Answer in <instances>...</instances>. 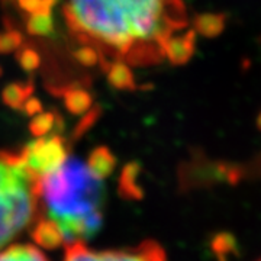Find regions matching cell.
I'll return each mask as SVG.
<instances>
[{
    "label": "cell",
    "instance_id": "obj_1",
    "mask_svg": "<svg viewBox=\"0 0 261 261\" xmlns=\"http://www.w3.org/2000/svg\"><path fill=\"white\" fill-rule=\"evenodd\" d=\"M67 25L99 53L106 70L111 60L148 65L164 57V44L187 27L181 0H68Z\"/></svg>",
    "mask_w": 261,
    "mask_h": 261
},
{
    "label": "cell",
    "instance_id": "obj_2",
    "mask_svg": "<svg viewBox=\"0 0 261 261\" xmlns=\"http://www.w3.org/2000/svg\"><path fill=\"white\" fill-rule=\"evenodd\" d=\"M103 181L86 161L68 155L61 166L38 178L35 222L49 226L63 245L84 243L102 225Z\"/></svg>",
    "mask_w": 261,
    "mask_h": 261
},
{
    "label": "cell",
    "instance_id": "obj_3",
    "mask_svg": "<svg viewBox=\"0 0 261 261\" xmlns=\"http://www.w3.org/2000/svg\"><path fill=\"white\" fill-rule=\"evenodd\" d=\"M38 216V177L22 152L0 149V248L31 229Z\"/></svg>",
    "mask_w": 261,
    "mask_h": 261
},
{
    "label": "cell",
    "instance_id": "obj_4",
    "mask_svg": "<svg viewBox=\"0 0 261 261\" xmlns=\"http://www.w3.org/2000/svg\"><path fill=\"white\" fill-rule=\"evenodd\" d=\"M63 261H167L163 247L147 240L135 247L122 250H93L83 241L65 245Z\"/></svg>",
    "mask_w": 261,
    "mask_h": 261
},
{
    "label": "cell",
    "instance_id": "obj_5",
    "mask_svg": "<svg viewBox=\"0 0 261 261\" xmlns=\"http://www.w3.org/2000/svg\"><path fill=\"white\" fill-rule=\"evenodd\" d=\"M20 152L28 168L38 178L61 166L70 155L65 141L58 134L38 137Z\"/></svg>",
    "mask_w": 261,
    "mask_h": 261
},
{
    "label": "cell",
    "instance_id": "obj_6",
    "mask_svg": "<svg viewBox=\"0 0 261 261\" xmlns=\"http://www.w3.org/2000/svg\"><path fill=\"white\" fill-rule=\"evenodd\" d=\"M195 53V31H187L178 37H170L164 44V57L170 63L180 65L186 64Z\"/></svg>",
    "mask_w": 261,
    "mask_h": 261
},
{
    "label": "cell",
    "instance_id": "obj_7",
    "mask_svg": "<svg viewBox=\"0 0 261 261\" xmlns=\"http://www.w3.org/2000/svg\"><path fill=\"white\" fill-rule=\"evenodd\" d=\"M0 261H48V258L37 245L13 244L0 248Z\"/></svg>",
    "mask_w": 261,
    "mask_h": 261
},
{
    "label": "cell",
    "instance_id": "obj_8",
    "mask_svg": "<svg viewBox=\"0 0 261 261\" xmlns=\"http://www.w3.org/2000/svg\"><path fill=\"white\" fill-rule=\"evenodd\" d=\"M86 163L94 174L103 180H106L112 174L113 168L116 166L115 155L108 147H97L96 149H93Z\"/></svg>",
    "mask_w": 261,
    "mask_h": 261
},
{
    "label": "cell",
    "instance_id": "obj_9",
    "mask_svg": "<svg viewBox=\"0 0 261 261\" xmlns=\"http://www.w3.org/2000/svg\"><path fill=\"white\" fill-rule=\"evenodd\" d=\"M108 71V82L118 90H135L137 83L134 74L130 71L129 65L123 61H113L106 68Z\"/></svg>",
    "mask_w": 261,
    "mask_h": 261
},
{
    "label": "cell",
    "instance_id": "obj_10",
    "mask_svg": "<svg viewBox=\"0 0 261 261\" xmlns=\"http://www.w3.org/2000/svg\"><path fill=\"white\" fill-rule=\"evenodd\" d=\"M63 97H64V105L67 111L73 115H83V113L89 112V109L93 105L92 94L80 87H71V89L68 87L63 93Z\"/></svg>",
    "mask_w": 261,
    "mask_h": 261
},
{
    "label": "cell",
    "instance_id": "obj_11",
    "mask_svg": "<svg viewBox=\"0 0 261 261\" xmlns=\"http://www.w3.org/2000/svg\"><path fill=\"white\" fill-rule=\"evenodd\" d=\"M34 93V84L32 83H12L8 84L2 93L3 103L8 105L12 109L20 111L25 100Z\"/></svg>",
    "mask_w": 261,
    "mask_h": 261
},
{
    "label": "cell",
    "instance_id": "obj_12",
    "mask_svg": "<svg viewBox=\"0 0 261 261\" xmlns=\"http://www.w3.org/2000/svg\"><path fill=\"white\" fill-rule=\"evenodd\" d=\"M27 31L35 37H49L54 34V19L51 13H35L27 20Z\"/></svg>",
    "mask_w": 261,
    "mask_h": 261
},
{
    "label": "cell",
    "instance_id": "obj_13",
    "mask_svg": "<svg viewBox=\"0 0 261 261\" xmlns=\"http://www.w3.org/2000/svg\"><path fill=\"white\" fill-rule=\"evenodd\" d=\"M60 115L56 112H41L34 116L29 123V129L35 137H45L56 126H58Z\"/></svg>",
    "mask_w": 261,
    "mask_h": 261
},
{
    "label": "cell",
    "instance_id": "obj_14",
    "mask_svg": "<svg viewBox=\"0 0 261 261\" xmlns=\"http://www.w3.org/2000/svg\"><path fill=\"white\" fill-rule=\"evenodd\" d=\"M224 20L221 15H200L195 19V29L203 37H216L224 29Z\"/></svg>",
    "mask_w": 261,
    "mask_h": 261
},
{
    "label": "cell",
    "instance_id": "obj_15",
    "mask_svg": "<svg viewBox=\"0 0 261 261\" xmlns=\"http://www.w3.org/2000/svg\"><path fill=\"white\" fill-rule=\"evenodd\" d=\"M18 61L19 64H20V67H22L25 71L32 73V71H35L37 68H39V65H41V57H39V54H38L35 49L25 47L19 49Z\"/></svg>",
    "mask_w": 261,
    "mask_h": 261
},
{
    "label": "cell",
    "instance_id": "obj_16",
    "mask_svg": "<svg viewBox=\"0 0 261 261\" xmlns=\"http://www.w3.org/2000/svg\"><path fill=\"white\" fill-rule=\"evenodd\" d=\"M23 37L22 34L16 29H9L5 34L0 35V53L2 54H8L15 49H18L22 45Z\"/></svg>",
    "mask_w": 261,
    "mask_h": 261
},
{
    "label": "cell",
    "instance_id": "obj_17",
    "mask_svg": "<svg viewBox=\"0 0 261 261\" xmlns=\"http://www.w3.org/2000/svg\"><path fill=\"white\" fill-rule=\"evenodd\" d=\"M74 57L80 64L86 65V67H93V65L99 64V53L90 45H84L80 49H77L74 53Z\"/></svg>",
    "mask_w": 261,
    "mask_h": 261
},
{
    "label": "cell",
    "instance_id": "obj_18",
    "mask_svg": "<svg viewBox=\"0 0 261 261\" xmlns=\"http://www.w3.org/2000/svg\"><path fill=\"white\" fill-rule=\"evenodd\" d=\"M20 9H23L29 15L35 13H51V8H48L44 0H18Z\"/></svg>",
    "mask_w": 261,
    "mask_h": 261
},
{
    "label": "cell",
    "instance_id": "obj_19",
    "mask_svg": "<svg viewBox=\"0 0 261 261\" xmlns=\"http://www.w3.org/2000/svg\"><path fill=\"white\" fill-rule=\"evenodd\" d=\"M22 109H23L25 113L29 115V116H35V115H38V113L42 112V103H41V100L37 99V97L29 96L28 99L25 100V103H23Z\"/></svg>",
    "mask_w": 261,
    "mask_h": 261
},
{
    "label": "cell",
    "instance_id": "obj_20",
    "mask_svg": "<svg viewBox=\"0 0 261 261\" xmlns=\"http://www.w3.org/2000/svg\"><path fill=\"white\" fill-rule=\"evenodd\" d=\"M99 112H100V111H99V108H96V109H92L90 112L87 113V115H86V116L83 118V122H82V123L77 126L75 134H77V135H80V134H82V132H84V130L87 129V128H90V126L93 125L94 119L97 118Z\"/></svg>",
    "mask_w": 261,
    "mask_h": 261
},
{
    "label": "cell",
    "instance_id": "obj_21",
    "mask_svg": "<svg viewBox=\"0 0 261 261\" xmlns=\"http://www.w3.org/2000/svg\"><path fill=\"white\" fill-rule=\"evenodd\" d=\"M44 3L47 5L48 8H51V9H53V8L56 6L57 3H58V0H44Z\"/></svg>",
    "mask_w": 261,
    "mask_h": 261
},
{
    "label": "cell",
    "instance_id": "obj_22",
    "mask_svg": "<svg viewBox=\"0 0 261 261\" xmlns=\"http://www.w3.org/2000/svg\"><path fill=\"white\" fill-rule=\"evenodd\" d=\"M260 261H261V260H260Z\"/></svg>",
    "mask_w": 261,
    "mask_h": 261
}]
</instances>
